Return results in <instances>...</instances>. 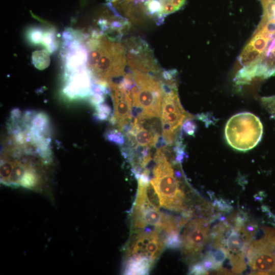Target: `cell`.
<instances>
[{
	"label": "cell",
	"mask_w": 275,
	"mask_h": 275,
	"mask_svg": "<svg viewBox=\"0 0 275 275\" xmlns=\"http://www.w3.org/2000/svg\"><path fill=\"white\" fill-rule=\"evenodd\" d=\"M190 274H207V271L205 269L200 262H196L192 265L190 271Z\"/></svg>",
	"instance_id": "17"
},
{
	"label": "cell",
	"mask_w": 275,
	"mask_h": 275,
	"mask_svg": "<svg viewBox=\"0 0 275 275\" xmlns=\"http://www.w3.org/2000/svg\"><path fill=\"white\" fill-rule=\"evenodd\" d=\"M131 74L133 84L129 94L132 116L145 119L160 117L163 97L161 80L137 70H132Z\"/></svg>",
	"instance_id": "2"
},
{
	"label": "cell",
	"mask_w": 275,
	"mask_h": 275,
	"mask_svg": "<svg viewBox=\"0 0 275 275\" xmlns=\"http://www.w3.org/2000/svg\"><path fill=\"white\" fill-rule=\"evenodd\" d=\"M132 232L126 248L125 262L151 269L166 245L165 238L155 229L133 230Z\"/></svg>",
	"instance_id": "5"
},
{
	"label": "cell",
	"mask_w": 275,
	"mask_h": 275,
	"mask_svg": "<svg viewBox=\"0 0 275 275\" xmlns=\"http://www.w3.org/2000/svg\"><path fill=\"white\" fill-rule=\"evenodd\" d=\"M209 221L196 217L186 223L180 238L183 257L188 262H194L198 259L210 239Z\"/></svg>",
	"instance_id": "8"
},
{
	"label": "cell",
	"mask_w": 275,
	"mask_h": 275,
	"mask_svg": "<svg viewBox=\"0 0 275 275\" xmlns=\"http://www.w3.org/2000/svg\"><path fill=\"white\" fill-rule=\"evenodd\" d=\"M113 90V99L114 113L111 121L117 124L119 130L132 120V99L129 92L120 84L110 85Z\"/></svg>",
	"instance_id": "10"
},
{
	"label": "cell",
	"mask_w": 275,
	"mask_h": 275,
	"mask_svg": "<svg viewBox=\"0 0 275 275\" xmlns=\"http://www.w3.org/2000/svg\"><path fill=\"white\" fill-rule=\"evenodd\" d=\"M91 54L94 74L102 81L124 75L127 63L125 45L101 38L95 42Z\"/></svg>",
	"instance_id": "3"
},
{
	"label": "cell",
	"mask_w": 275,
	"mask_h": 275,
	"mask_svg": "<svg viewBox=\"0 0 275 275\" xmlns=\"http://www.w3.org/2000/svg\"><path fill=\"white\" fill-rule=\"evenodd\" d=\"M160 9L157 15L158 22H161L163 18L180 9L185 5L186 0H158Z\"/></svg>",
	"instance_id": "12"
},
{
	"label": "cell",
	"mask_w": 275,
	"mask_h": 275,
	"mask_svg": "<svg viewBox=\"0 0 275 275\" xmlns=\"http://www.w3.org/2000/svg\"><path fill=\"white\" fill-rule=\"evenodd\" d=\"M261 103L275 120V95L261 98Z\"/></svg>",
	"instance_id": "14"
},
{
	"label": "cell",
	"mask_w": 275,
	"mask_h": 275,
	"mask_svg": "<svg viewBox=\"0 0 275 275\" xmlns=\"http://www.w3.org/2000/svg\"><path fill=\"white\" fill-rule=\"evenodd\" d=\"M106 138L108 141L119 146H122L125 141L124 134L117 129L108 131L106 134Z\"/></svg>",
	"instance_id": "13"
},
{
	"label": "cell",
	"mask_w": 275,
	"mask_h": 275,
	"mask_svg": "<svg viewBox=\"0 0 275 275\" xmlns=\"http://www.w3.org/2000/svg\"><path fill=\"white\" fill-rule=\"evenodd\" d=\"M263 134V126L254 114L243 112L233 115L225 128V139L232 148L246 151L260 142Z\"/></svg>",
	"instance_id": "4"
},
{
	"label": "cell",
	"mask_w": 275,
	"mask_h": 275,
	"mask_svg": "<svg viewBox=\"0 0 275 275\" xmlns=\"http://www.w3.org/2000/svg\"><path fill=\"white\" fill-rule=\"evenodd\" d=\"M252 273L268 274L275 272V229L263 228V235L249 245L246 254Z\"/></svg>",
	"instance_id": "6"
},
{
	"label": "cell",
	"mask_w": 275,
	"mask_h": 275,
	"mask_svg": "<svg viewBox=\"0 0 275 275\" xmlns=\"http://www.w3.org/2000/svg\"><path fill=\"white\" fill-rule=\"evenodd\" d=\"M256 230V224L246 223L236 226L226 219L212 228L210 233L211 246L225 250L234 273H241L246 269L245 257Z\"/></svg>",
	"instance_id": "1"
},
{
	"label": "cell",
	"mask_w": 275,
	"mask_h": 275,
	"mask_svg": "<svg viewBox=\"0 0 275 275\" xmlns=\"http://www.w3.org/2000/svg\"><path fill=\"white\" fill-rule=\"evenodd\" d=\"M182 174L174 170L164 174L153 176L150 182L154 186L164 208L175 212H183L187 208L185 205V194L180 185Z\"/></svg>",
	"instance_id": "7"
},
{
	"label": "cell",
	"mask_w": 275,
	"mask_h": 275,
	"mask_svg": "<svg viewBox=\"0 0 275 275\" xmlns=\"http://www.w3.org/2000/svg\"><path fill=\"white\" fill-rule=\"evenodd\" d=\"M192 119H189L185 120L182 124V129L185 133L194 136L197 126L194 122L192 121Z\"/></svg>",
	"instance_id": "15"
},
{
	"label": "cell",
	"mask_w": 275,
	"mask_h": 275,
	"mask_svg": "<svg viewBox=\"0 0 275 275\" xmlns=\"http://www.w3.org/2000/svg\"><path fill=\"white\" fill-rule=\"evenodd\" d=\"M98 117L101 120H105L107 118L111 109L109 106L105 104H100L97 108Z\"/></svg>",
	"instance_id": "16"
},
{
	"label": "cell",
	"mask_w": 275,
	"mask_h": 275,
	"mask_svg": "<svg viewBox=\"0 0 275 275\" xmlns=\"http://www.w3.org/2000/svg\"><path fill=\"white\" fill-rule=\"evenodd\" d=\"M213 205L220 210L224 211H228L231 209V206L223 200H215Z\"/></svg>",
	"instance_id": "18"
},
{
	"label": "cell",
	"mask_w": 275,
	"mask_h": 275,
	"mask_svg": "<svg viewBox=\"0 0 275 275\" xmlns=\"http://www.w3.org/2000/svg\"><path fill=\"white\" fill-rule=\"evenodd\" d=\"M274 219H275V217H274Z\"/></svg>",
	"instance_id": "19"
},
{
	"label": "cell",
	"mask_w": 275,
	"mask_h": 275,
	"mask_svg": "<svg viewBox=\"0 0 275 275\" xmlns=\"http://www.w3.org/2000/svg\"><path fill=\"white\" fill-rule=\"evenodd\" d=\"M127 63L132 70L149 74L162 72L148 44L143 39L130 38L125 43Z\"/></svg>",
	"instance_id": "9"
},
{
	"label": "cell",
	"mask_w": 275,
	"mask_h": 275,
	"mask_svg": "<svg viewBox=\"0 0 275 275\" xmlns=\"http://www.w3.org/2000/svg\"><path fill=\"white\" fill-rule=\"evenodd\" d=\"M146 0H111V5L116 13L124 18L137 21L147 15L144 3Z\"/></svg>",
	"instance_id": "11"
}]
</instances>
